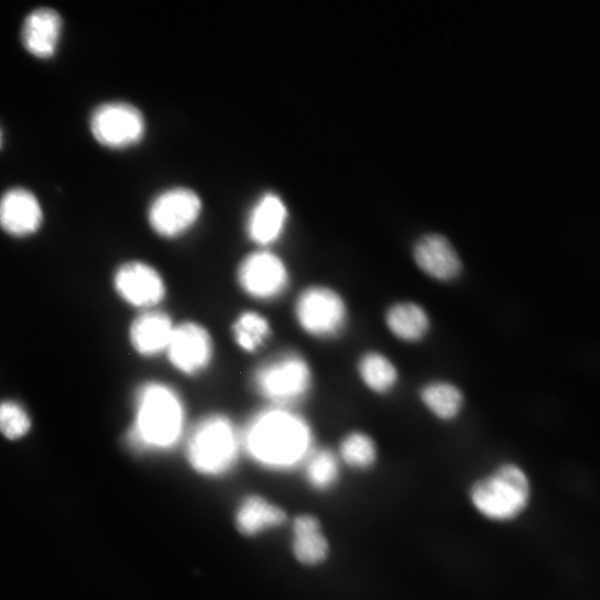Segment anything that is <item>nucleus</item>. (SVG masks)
Listing matches in <instances>:
<instances>
[{
	"label": "nucleus",
	"instance_id": "22",
	"mask_svg": "<svg viewBox=\"0 0 600 600\" xmlns=\"http://www.w3.org/2000/svg\"><path fill=\"white\" fill-rule=\"evenodd\" d=\"M272 334L270 320L255 310L240 313L231 325L233 341L248 353L260 351Z\"/></svg>",
	"mask_w": 600,
	"mask_h": 600
},
{
	"label": "nucleus",
	"instance_id": "3",
	"mask_svg": "<svg viewBox=\"0 0 600 600\" xmlns=\"http://www.w3.org/2000/svg\"><path fill=\"white\" fill-rule=\"evenodd\" d=\"M243 451L240 430L222 414L201 417L185 441V457L194 471L206 477L229 473Z\"/></svg>",
	"mask_w": 600,
	"mask_h": 600
},
{
	"label": "nucleus",
	"instance_id": "13",
	"mask_svg": "<svg viewBox=\"0 0 600 600\" xmlns=\"http://www.w3.org/2000/svg\"><path fill=\"white\" fill-rule=\"evenodd\" d=\"M414 260L424 274L439 282L455 281L462 271L459 255L441 234L422 237L414 248Z\"/></svg>",
	"mask_w": 600,
	"mask_h": 600
},
{
	"label": "nucleus",
	"instance_id": "17",
	"mask_svg": "<svg viewBox=\"0 0 600 600\" xmlns=\"http://www.w3.org/2000/svg\"><path fill=\"white\" fill-rule=\"evenodd\" d=\"M175 324L163 310H149L138 316L131 325L130 338L135 350L146 357L166 351Z\"/></svg>",
	"mask_w": 600,
	"mask_h": 600
},
{
	"label": "nucleus",
	"instance_id": "1",
	"mask_svg": "<svg viewBox=\"0 0 600 600\" xmlns=\"http://www.w3.org/2000/svg\"><path fill=\"white\" fill-rule=\"evenodd\" d=\"M243 451L258 465L288 471L303 465L315 449L314 433L292 408L272 406L257 413L240 430Z\"/></svg>",
	"mask_w": 600,
	"mask_h": 600
},
{
	"label": "nucleus",
	"instance_id": "21",
	"mask_svg": "<svg viewBox=\"0 0 600 600\" xmlns=\"http://www.w3.org/2000/svg\"><path fill=\"white\" fill-rule=\"evenodd\" d=\"M293 548L297 559L306 565L319 564L327 557L328 544L315 517L303 515L296 519Z\"/></svg>",
	"mask_w": 600,
	"mask_h": 600
},
{
	"label": "nucleus",
	"instance_id": "4",
	"mask_svg": "<svg viewBox=\"0 0 600 600\" xmlns=\"http://www.w3.org/2000/svg\"><path fill=\"white\" fill-rule=\"evenodd\" d=\"M186 406L173 388L150 383L138 399L134 439L138 444L157 449H171L184 437Z\"/></svg>",
	"mask_w": 600,
	"mask_h": 600
},
{
	"label": "nucleus",
	"instance_id": "11",
	"mask_svg": "<svg viewBox=\"0 0 600 600\" xmlns=\"http://www.w3.org/2000/svg\"><path fill=\"white\" fill-rule=\"evenodd\" d=\"M113 284L120 297L132 306L152 308L166 297L167 287L156 269L143 262H129L118 269Z\"/></svg>",
	"mask_w": 600,
	"mask_h": 600
},
{
	"label": "nucleus",
	"instance_id": "16",
	"mask_svg": "<svg viewBox=\"0 0 600 600\" xmlns=\"http://www.w3.org/2000/svg\"><path fill=\"white\" fill-rule=\"evenodd\" d=\"M384 321L390 334L404 343L422 342L432 329L429 313L421 304L411 301L391 305Z\"/></svg>",
	"mask_w": 600,
	"mask_h": 600
},
{
	"label": "nucleus",
	"instance_id": "23",
	"mask_svg": "<svg viewBox=\"0 0 600 600\" xmlns=\"http://www.w3.org/2000/svg\"><path fill=\"white\" fill-rule=\"evenodd\" d=\"M338 449L340 461L354 470H370L379 461V446L366 432L348 433L341 439Z\"/></svg>",
	"mask_w": 600,
	"mask_h": 600
},
{
	"label": "nucleus",
	"instance_id": "12",
	"mask_svg": "<svg viewBox=\"0 0 600 600\" xmlns=\"http://www.w3.org/2000/svg\"><path fill=\"white\" fill-rule=\"evenodd\" d=\"M290 219L288 208L275 193L262 195L247 221V232L260 249H270L283 237Z\"/></svg>",
	"mask_w": 600,
	"mask_h": 600
},
{
	"label": "nucleus",
	"instance_id": "5",
	"mask_svg": "<svg viewBox=\"0 0 600 600\" xmlns=\"http://www.w3.org/2000/svg\"><path fill=\"white\" fill-rule=\"evenodd\" d=\"M314 384L307 359L285 350L265 359L253 372L252 386L272 406L292 408L309 395Z\"/></svg>",
	"mask_w": 600,
	"mask_h": 600
},
{
	"label": "nucleus",
	"instance_id": "14",
	"mask_svg": "<svg viewBox=\"0 0 600 600\" xmlns=\"http://www.w3.org/2000/svg\"><path fill=\"white\" fill-rule=\"evenodd\" d=\"M43 221L36 196L24 188H13L0 198V228L15 237L36 232Z\"/></svg>",
	"mask_w": 600,
	"mask_h": 600
},
{
	"label": "nucleus",
	"instance_id": "10",
	"mask_svg": "<svg viewBox=\"0 0 600 600\" xmlns=\"http://www.w3.org/2000/svg\"><path fill=\"white\" fill-rule=\"evenodd\" d=\"M165 352L177 372L188 378L198 377L212 363L214 339L204 325L186 320L175 325Z\"/></svg>",
	"mask_w": 600,
	"mask_h": 600
},
{
	"label": "nucleus",
	"instance_id": "8",
	"mask_svg": "<svg viewBox=\"0 0 600 600\" xmlns=\"http://www.w3.org/2000/svg\"><path fill=\"white\" fill-rule=\"evenodd\" d=\"M237 283L249 297L273 302L290 287L291 276L285 262L270 249L248 255L237 268Z\"/></svg>",
	"mask_w": 600,
	"mask_h": 600
},
{
	"label": "nucleus",
	"instance_id": "2",
	"mask_svg": "<svg viewBox=\"0 0 600 600\" xmlns=\"http://www.w3.org/2000/svg\"><path fill=\"white\" fill-rule=\"evenodd\" d=\"M468 501L483 520L498 525L513 524L531 508V477L520 463L505 461L473 480L468 489Z\"/></svg>",
	"mask_w": 600,
	"mask_h": 600
},
{
	"label": "nucleus",
	"instance_id": "24",
	"mask_svg": "<svg viewBox=\"0 0 600 600\" xmlns=\"http://www.w3.org/2000/svg\"><path fill=\"white\" fill-rule=\"evenodd\" d=\"M304 469L307 483L315 490H331L340 478V459L329 448L314 449L305 460Z\"/></svg>",
	"mask_w": 600,
	"mask_h": 600
},
{
	"label": "nucleus",
	"instance_id": "15",
	"mask_svg": "<svg viewBox=\"0 0 600 600\" xmlns=\"http://www.w3.org/2000/svg\"><path fill=\"white\" fill-rule=\"evenodd\" d=\"M63 29L61 15L50 9L31 13L23 25L22 42L26 51L42 59L55 55Z\"/></svg>",
	"mask_w": 600,
	"mask_h": 600
},
{
	"label": "nucleus",
	"instance_id": "26",
	"mask_svg": "<svg viewBox=\"0 0 600 600\" xmlns=\"http://www.w3.org/2000/svg\"><path fill=\"white\" fill-rule=\"evenodd\" d=\"M2 139H3L2 133H0V146H2Z\"/></svg>",
	"mask_w": 600,
	"mask_h": 600
},
{
	"label": "nucleus",
	"instance_id": "7",
	"mask_svg": "<svg viewBox=\"0 0 600 600\" xmlns=\"http://www.w3.org/2000/svg\"><path fill=\"white\" fill-rule=\"evenodd\" d=\"M95 140L111 150H124L140 144L146 134V122L135 106L112 101L100 105L90 118Z\"/></svg>",
	"mask_w": 600,
	"mask_h": 600
},
{
	"label": "nucleus",
	"instance_id": "25",
	"mask_svg": "<svg viewBox=\"0 0 600 600\" xmlns=\"http://www.w3.org/2000/svg\"><path fill=\"white\" fill-rule=\"evenodd\" d=\"M32 421L28 412L15 402L0 404V434L10 440L23 438L30 432Z\"/></svg>",
	"mask_w": 600,
	"mask_h": 600
},
{
	"label": "nucleus",
	"instance_id": "18",
	"mask_svg": "<svg viewBox=\"0 0 600 600\" xmlns=\"http://www.w3.org/2000/svg\"><path fill=\"white\" fill-rule=\"evenodd\" d=\"M418 397L425 410L444 423L457 421L466 403L461 389L446 380L425 383L419 390Z\"/></svg>",
	"mask_w": 600,
	"mask_h": 600
},
{
	"label": "nucleus",
	"instance_id": "9",
	"mask_svg": "<svg viewBox=\"0 0 600 600\" xmlns=\"http://www.w3.org/2000/svg\"><path fill=\"white\" fill-rule=\"evenodd\" d=\"M201 212L203 200L195 190L173 187L154 198L149 208V222L159 236L174 239L190 231Z\"/></svg>",
	"mask_w": 600,
	"mask_h": 600
},
{
	"label": "nucleus",
	"instance_id": "20",
	"mask_svg": "<svg viewBox=\"0 0 600 600\" xmlns=\"http://www.w3.org/2000/svg\"><path fill=\"white\" fill-rule=\"evenodd\" d=\"M285 521L286 514L281 508L258 495L246 499L236 514L238 530L248 536L281 526Z\"/></svg>",
	"mask_w": 600,
	"mask_h": 600
},
{
	"label": "nucleus",
	"instance_id": "6",
	"mask_svg": "<svg viewBox=\"0 0 600 600\" xmlns=\"http://www.w3.org/2000/svg\"><path fill=\"white\" fill-rule=\"evenodd\" d=\"M294 315L302 330L318 339L339 337L349 321V310L343 297L323 285L309 286L298 295Z\"/></svg>",
	"mask_w": 600,
	"mask_h": 600
},
{
	"label": "nucleus",
	"instance_id": "19",
	"mask_svg": "<svg viewBox=\"0 0 600 600\" xmlns=\"http://www.w3.org/2000/svg\"><path fill=\"white\" fill-rule=\"evenodd\" d=\"M357 373L368 390L381 396L392 394L401 381L397 366L379 350H370L359 357Z\"/></svg>",
	"mask_w": 600,
	"mask_h": 600
}]
</instances>
